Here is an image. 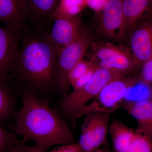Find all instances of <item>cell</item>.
<instances>
[{"instance_id": "cell-1", "label": "cell", "mask_w": 152, "mask_h": 152, "mask_svg": "<svg viewBox=\"0 0 152 152\" xmlns=\"http://www.w3.org/2000/svg\"><path fill=\"white\" fill-rule=\"evenodd\" d=\"M16 119L14 134L26 141L50 148L77 142L73 133L58 113L29 91L23 93V104Z\"/></svg>"}, {"instance_id": "cell-2", "label": "cell", "mask_w": 152, "mask_h": 152, "mask_svg": "<svg viewBox=\"0 0 152 152\" xmlns=\"http://www.w3.org/2000/svg\"><path fill=\"white\" fill-rule=\"evenodd\" d=\"M20 36L21 45L13 72L37 88H47L55 80L57 82L58 55L49 33L39 28L34 32Z\"/></svg>"}, {"instance_id": "cell-3", "label": "cell", "mask_w": 152, "mask_h": 152, "mask_svg": "<svg viewBox=\"0 0 152 152\" xmlns=\"http://www.w3.org/2000/svg\"><path fill=\"white\" fill-rule=\"evenodd\" d=\"M88 50L89 61L98 68L127 76L140 68L129 49L122 45L104 41L93 42Z\"/></svg>"}, {"instance_id": "cell-4", "label": "cell", "mask_w": 152, "mask_h": 152, "mask_svg": "<svg viewBox=\"0 0 152 152\" xmlns=\"http://www.w3.org/2000/svg\"><path fill=\"white\" fill-rule=\"evenodd\" d=\"M139 83L137 77L121 76L109 82L96 97L79 113L78 119L91 113H107L112 114L122 108L128 93Z\"/></svg>"}, {"instance_id": "cell-5", "label": "cell", "mask_w": 152, "mask_h": 152, "mask_svg": "<svg viewBox=\"0 0 152 152\" xmlns=\"http://www.w3.org/2000/svg\"><path fill=\"white\" fill-rule=\"evenodd\" d=\"M124 76L112 71L98 68L91 78L83 86L73 89L61 102L62 110L72 119H77L79 113L99 94L109 82Z\"/></svg>"}, {"instance_id": "cell-6", "label": "cell", "mask_w": 152, "mask_h": 152, "mask_svg": "<svg viewBox=\"0 0 152 152\" xmlns=\"http://www.w3.org/2000/svg\"><path fill=\"white\" fill-rule=\"evenodd\" d=\"M93 42L91 32L83 26L78 38L63 49L58 55L57 83L64 97L70 93L71 85L69 77L71 71L84 60Z\"/></svg>"}, {"instance_id": "cell-7", "label": "cell", "mask_w": 152, "mask_h": 152, "mask_svg": "<svg viewBox=\"0 0 152 152\" xmlns=\"http://www.w3.org/2000/svg\"><path fill=\"white\" fill-rule=\"evenodd\" d=\"M123 1L108 0L99 13L98 31L107 39L120 41L125 37Z\"/></svg>"}, {"instance_id": "cell-8", "label": "cell", "mask_w": 152, "mask_h": 152, "mask_svg": "<svg viewBox=\"0 0 152 152\" xmlns=\"http://www.w3.org/2000/svg\"><path fill=\"white\" fill-rule=\"evenodd\" d=\"M129 49L133 57L141 67L152 58V15L144 18L131 31Z\"/></svg>"}, {"instance_id": "cell-9", "label": "cell", "mask_w": 152, "mask_h": 152, "mask_svg": "<svg viewBox=\"0 0 152 152\" xmlns=\"http://www.w3.org/2000/svg\"><path fill=\"white\" fill-rule=\"evenodd\" d=\"M20 34L0 26V82L7 86L13 72L20 45Z\"/></svg>"}, {"instance_id": "cell-10", "label": "cell", "mask_w": 152, "mask_h": 152, "mask_svg": "<svg viewBox=\"0 0 152 152\" xmlns=\"http://www.w3.org/2000/svg\"><path fill=\"white\" fill-rule=\"evenodd\" d=\"M82 14L71 18H60L53 20L49 37L57 55L61 51L78 38L81 32Z\"/></svg>"}, {"instance_id": "cell-11", "label": "cell", "mask_w": 152, "mask_h": 152, "mask_svg": "<svg viewBox=\"0 0 152 152\" xmlns=\"http://www.w3.org/2000/svg\"><path fill=\"white\" fill-rule=\"evenodd\" d=\"M27 19L25 0H0V22L20 34Z\"/></svg>"}, {"instance_id": "cell-12", "label": "cell", "mask_w": 152, "mask_h": 152, "mask_svg": "<svg viewBox=\"0 0 152 152\" xmlns=\"http://www.w3.org/2000/svg\"><path fill=\"white\" fill-rule=\"evenodd\" d=\"M122 108L137 123V130L152 140V100L151 99L125 102Z\"/></svg>"}, {"instance_id": "cell-13", "label": "cell", "mask_w": 152, "mask_h": 152, "mask_svg": "<svg viewBox=\"0 0 152 152\" xmlns=\"http://www.w3.org/2000/svg\"><path fill=\"white\" fill-rule=\"evenodd\" d=\"M151 0H124V31L125 37L148 13H150Z\"/></svg>"}, {"instance_id": "cell-14", "label": "cell", "mask_w": 152, "mask_h": 152, "mask_svg": "<svg viewBox=\"0 0 152 152\" xmlns=\"http://www.w3.org/2000/svg\"><path fill=\"white\" fill-rule=\"evenodd\" d=\"M112 152H129L134 130L119 120L114 119L109 125Z\"/></svg>"}, {"instance_id": "cell-15", "label": "cell", "mask_w": 152, "mask_h": 152, "mask_svg": "<svg viewBox=\"0 0 152 152\" xmlns=\"http://www.w3.org/2000/svg\"><path fill=\"white\" fill-rule=\"evenodd\" d=\"M60 0H25L27 19L38 25L53 20V15Z\"/></svg>"}, {"instance_id": "cell-16", "label": "cell", "mask_w": 152, "mask_h": 152, "mask_svg": "<svg viewBox=\"0 0 152 152\" xmlns=\"http://www.w3.org/2000/svg\"><path fill=\"white\" fill-rule=\"evenodd\" d=\"M91 113L92 116L94 145L96 152L107 144V135L111 114L101 112Z\"/></svg>"}, {"instance_id": "cell-17", "label": "cell", "mask_w": 152, "mask_h": 152, "mask_svg": "<svg viewBox=\"0 0 152 152\" xmlns=\"http://www.w3.org/2000/svg\"><path fill=\"white\" fill-rule=\"evenodd\" d=\"M98 68L89 60H83L72 69L69 75L70 84L76 89L86 84Z\"/></svg>"}, {"instance_id": "cell-18", "label": "cell", "mask_w": 152, "mask_h": 152, "mask_svg": "<svg viewBox=\"0 0 152 152\" xmlns=\"http://www.w3.org/2000/svg\"><path fill=\"white\" fill-rule=\"evenodd\" d=\"M86 6V0H60L54 12L53 20L77 16Z\"/></svg>"}, {"instance_id": "cell-19", "label": "cell", "mask_w": 152, "mask_h": 152, "mask_svg": "<svg viewBox=\"0 0 152 152\" xmlns=\"http://www.w3.org/2000/svg\"><path fill=\"white\" fill-rule=\"evenodd\" d=\"M77 143L82 152H96L94 145L91 113L85 115Z\"/></svg>"}, {"instance_id": "cell-20", "label": "cell", "mask_w": 152, "mask_h": 152, "mask_svg": "<svg viewBox=\"0 0 152 152\" xmlns=\"http://www.w3.org/2000/svg\"><path fill=\"white\" fill-rule=\"evenodd\" d=\"M129 152H152V140L148 136L134 130Z\"/></svg>"}, {"instance_id": "cell-21", "label": "cell", "mask_w": 152, "mask_h": 152, "mask_svg": "<svg viewBox=\"0 0 152 152\" xmlns=\"http://www.w3.org/2000/svg\"><path fill=\"white\" fill-rule=\"evenodd\" d=\"M12 108V99L8 88L0 82V122L10 116Z\"/></svg>"}, {"instance_id": "cell-22", "label": "cell", "mask_w": 152, "mask_h": 152, "mask_svg": "<svg viewBox=\"0 0 152 152\" xmlns=\"http://www.w3.org/2000/svg\"><path fill=\"white\" fill-rule=\"evenodd\" d=\"M20 141L0 126V152H10Z\"/></svg>"}, {"instance_id": "cell-23", "label": "cell", "mask_w": 152, "mask_h": 152, "mask_svg": "<svg viewBox=\"0 0 152 152\" xmlns=\"http://www.w3.org/2000/svg\"><path fill=\"white\" fill-rule=\"evenodd\" d=\"M140 75L137 77L139 83L148 87L152 86V58L141 66Z\"/></svg>"}, {"instance_id": "cell-24", "label": "cell", "mask_w": 152, "mask_h": 152, "mask_svg": "<svg viewBox=\"0 0 152 152\" xmlns=\"http://www.w3.org/2000/svg\"><path fill=\"white\" fill-rule=\"evenodd\" d=\"M26 141L24 139L21 140L20 142L17 145L15 152H48L50 148L39 145L34 144L33 145H26Z\"/></svg>"}, {"instance_id": "cell-25", "label": "cell", "mask_w": 152, "mask_h": 152, "mask_svg": "<svg viewBox=\"0 0 152 152\" xmlns=\"http://www.w3.org/2000/svg\"><path fill=\"white\" fill-rule=\"evenodd\" d=\"M48 152H82L77 142L61 145L55 147Z\"/></svg>"}, {"instance_id": "cell-26", "label": "cell", "mask_w": 152, "mask_h": 152, "mask_svg": "<svg viewBox=\"0 0 152 152\" xmlns=\"http://www.w3.org/2000/svg\"><path fill=\"white\" fill-rule=\"evenodd\" d=\"M108 0H86L87 7L99 13Z\"/></svg>"}, {"instance_id": "cell-27", "label": "cell", "mask_w": 152, "mask_h": 152, "mask_svg": "<svg viewBox=\"0 0 152 152\" xmlns=\"http://www.w3.org/2000/svg\"><path fill=\"white\" fill-rule=\"evenodd\" d=\"M96 152H112V151H110L108 149L105 148H102L99 149Z\"/></svg>"}, {"instance_id": "cell-28", "label": "cell", "mask_w": 152, "mask_h": 152, "mask_svg": "<svg viewBox=\"0 0 152 152\" xmlns=\"http://www.w3.org/2000/svg\"><path fill=\"white\" fill-rule=\"evenodd\" d=\"M149 14L152 15V0H151V7H150Z\"/></svg>"}, {"instance_id": "cell-29", "label": "cell", "mask_w": 152, "mask_h": 152, "mask_svg": "<svg viewBox=\"0 0 152 152\" xmlns=\"http://www.w3.org/2000/svg\"><path fill=\"white\" fill-rule=\"evenodd\" d=\"M16 147H15V148H14L13 149V150H12V151L10 152H15L16 151Z\"/></svg>"}, {"instance_id": "cell-30", "label": "cell", "mask_w": 152, "mask_h": 152, "mask_svg": "<svg viewBox=\"0 0 152 152\" xmlns=\"http://www.w3.org/2000/svg\"><path fill=\"white\" fill-rule=\"evenodd\" d=\"M150 99L152 100V88L151 89V97H150Z\"/></svg>"}]
</instances>
